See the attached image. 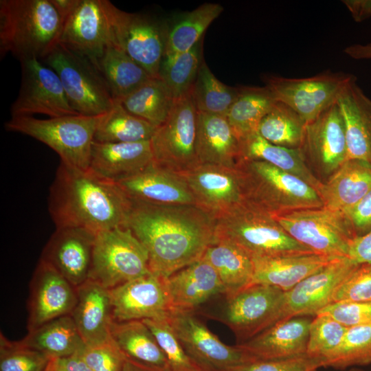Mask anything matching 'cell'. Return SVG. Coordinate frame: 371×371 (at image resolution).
<instances>
[{
  "mask_svg": "<svg viewBox=\"0 0 371 371\" xmlns=\"http://www.w3.org/2000/svg\"><path fill=\"white\" fill-rule=\"evenodd\" d=\"M131 201L124 227L142 243L151 272L167 278L201 259L216 242V219L197 205Z\"/></svg>",
  "mask_w": 371,
  "mask_h": 371,
  "instance_id": "6da1fadb",
  "label": "cell"
},
{
  "mask_svg": "<svg viewBox=\"0 0 371 371\" xmlns=\"http://www.w3.org/2000/svg\"><path fill=\"white\" fill-rule=\"evenodd\" d=\"M49 212L56 228L80 227L95 234L124 227L131 201L117 183L89 169L62 162L49 190Z\"/></svg>",
  "mask_w": 371,
  "mask_h": 371,
  "instance_id": "7a4b0ae2",
  "label": "cell"
},
{
  "mask_svg": "<svg viewBox=\"0 0 371 371\" xmlns=\"http://www.w3.org/2000/svg\"><path fill=\"white\" fill-rule=\"evenodd\" d=\"M62 24L51 0H1V58L42 60L58 43Z\"/></svg>",
  "mask_w": 371,
  "mask_h": 371,
  "instance_id": "3957f363",
  "label": "cell"
},
{
  "mask_svg": "<svg viewBox=\"0 0 371 371\" xmlns=\"http://www.w3.org/2000/svg\"><path fill=\"white\" fill-rule=\"evenodd\" d=\"M236 168L244 201L272 216L324 206L313 187L266 161L241 159Z\"/></svg>",
  "mask_w": 371,
  "mask_h": 371,
  "instance_id": "277c9868",
  "label": "cell"
},
{
  "mask_svg": "<svg viewBox=\"0 0 371 371\" xmlns=\"http://www.w3.org/2000/svg\"><path fill=\"white\" fill-rule=\"evenodd\" d=\"M216 227L217 238L232 242L251 257L314 253L291 237L272 216L245 201L217 217Z\"/></svg>",
  "mask_w": 371,
  "mask_h": 371,
  "instance_id": "5b68a950",
  "label": "cell"
},
{
  "mask_svg": "<svg viewBox=\"0 0 371 371\" xmlns=\"http://www.w3.org/2000/svg\"><path fill=\"white\" fill-rule=\"evenodd\" d=\"M102 115H74L45 120L33 116L12 117L5 124V128L46 144L59 155L60 162L87 170Z\"/></svg>",
  "mask_w": 371,
  "mask_h": 371,
  "instance_id": "8992f818",
  "label": "cell"
},
{
  "mask_svg": "<svg viewBox=\"0 0 371 371\" xmlns=\"http://www.w3.org/2000/svg\"><path fill=\"white\" fill-rule=\"evenodd\" d=\"M58 76L67 100L80 115L105 114L114 104L111 93L96 65L59 43L42 60Z\"/></svg>",
  "mask_w": 371,
  "mask_h": 371,
  "instance_id": "52a82bcc",
  "label": "cell"
},
{
  "mask_svg": "<svg viewBox=\"0 0 371 371\" xmlns=\"http://www.w3.org/2000/svg\"><path fill=\"white\" fill-rule=\"evenodd\" d=\"M150 272L148 253L128 228L117 227L96 234L90 280L112 289Z\"/></svg>",
  "mask_w": 371,
  "mask_h": 371,
  "instance_id": "ba28073f",
  "label": "cell"
},
{
  "mask_svg": "<svg viewBox=\"0 0 371 371\" xmlns=\"http://www.w3.org/2000/svg\"><path fill=\"white\" fill-rule=\"evenodd\" d=\"M273 217L291 237L317 254L348 257L350 243L357 237L343 212L324 206Z\"/></svg>",
  "mask_w": 371,
  "mask_h": 371,
  "instance_id": "9c48e42d",
  "label": "cell"
},
{
  "mask_svg": "<svg viewBox=\"0 0 371 371\" xmlns=\"http://www.w3.org/2000/svg\"><path fill=\"white\" fill-rule=\"evenodd\" d=\"M197 114L191 91L175 100L167 119L150 140L156 164L179 174L200 164L196 153Z\"/></svg>",
  "mask_w": 371,
  "mask_h": 371,
  "instance_id": "30bf717a",
  "label": "cell"
},
{
  "mask_svg": "<svg viewBox=\"0 0 371 371\" xmlns=\"http://www.w3.org/2000/svg\"><path fill=\"white\" fill-rule=\"evenodd\" d=\"M225 298L215 319L232 330L238 344L281 320L284 291L276 286L252 284Z\"/></svg>",
  "mask_w": 371,
  "mask_h": 371,
  "instance_id": "8fae6325",
  "label": "cell"
},
{
  "mask_svg": "<svg viewBox=\"0 0 371 371\" xmlns=\"http://www.w3.org/2000/svg\"><path fill=\"white\" fill-rule=\"evenodd\" d=\"M113 6L108 0H78L62 19L58 43L95 64L108 47L115 45Z\"/></svg>",
  "mask_w": 371,
  "mask_h": 371,
  "instance_id": "7c38bea8",
  "label": "cell"
},
{
  "mask_svg": "<svg viewBox=\"0 0 371 371\" xmlns=\"http://www.w3.org/2000/svg\"><path fill=\"white\" fill-rule=\"evenodd\" d=\"M194 312L172 309L167 319L186 352L196 363L223 371L257 360L239 345L223 343Z\"/></svg>",
  "mask_w": 371,
  "mask_h": 371,
  "instance_id": "4fadbf2b",
  "label": "cell"
},
{
  "mask_svg": "<svg viewBox=\"0 0 371 371\" xmlns=\"http://www.w3.org/2000/svg\"><path fill=\"white\" fill-rule=\"evenodd\" d=\"M21 82L12 117L43 114L49 118L78 114L70 105L58 74L36 58L19 60Z\"/></svg>",
  "mask_w": 371,
  "mask_h": 371,
  "instance_id": "5bb4252c",
  "label": "cell"
},
{
  "mask_svg": "<svg viewBox=\"0 0 371 371\" xmlns=\"http://www.w3.org/2000/svg\"><path fill=\"white\" fill-rule=\"evenodd\" d=\"M352 76L326 71L302 78L269 75L264 78V82L277 101L292 108L307 123L335 102Z\"/></svg>",
  "mask_w": 371,
  "mask_h": 371,
  "instance_id": "9a60e30c",
  "label": "cell"
},
{
  "mask_svg": "<svg viewBox=\"0 0 371 371\" xmlns=\"http://www.w3.org/2000/svg\"><path fill=\"white\" fill-rule=\"evenodd\" d=\"M115 45L152 77H158L166 52V23L139 13L113 8Z\"/></svg>",
  "mask_w": 371,
  "mask_h": 371,
  "instance_id": "2e32d148",
  "label": "cell"
},
{
  "mask_svg": "<svg viewBox=\"0 0 371 371\" xmlns=\"http://www.w3.org/2000/svg\"><path fill=\"white\" fill-rule=\"evenodd\" d=\"M300 149L307 164L322 182L347 160L345 127L336 102L306 123Z\"/></svg>",
  "mask_w": 371,
  "mask_h": 371,
  "instance_id": "e0dca14e",
  "label": "cell"
},
{
  "mask_svg": "<svg viewBox=\"0 0 371 371\" xmlns=\"http://www.w3.org/2000/svg\"><path fill=\"white\" fill-rule=\"evenodd\" d=\"M359 265L348 257L337 258L284 292L281 320L316 316L332 303L337 286Z\"/></svg>",
  "mask_w": 371,
  "mask_h": 371,
  "instance_id": "ac0fdd59",
  "label": "cell"
},
{
  "mask_svg": "<svg viewBox=\"0 0 371 371\" xmlns=\"http://www.w3.org/2000/svg\"><path fill=\"white\" fill-rule=\"evenodd\" d=\"M109 290L115 322L161 318L172 310L166 278L153 272Z\"/></svg>",
  "mask_w": 371,
  "mask_h": 371,
  "instance_id": "d6986e66",
  "label": "cell"
},
{
  "mask_svg": "<svg viewBox=\"0 0 371 371\" xmlns=\"http://www.w3.org/2000/svg\"><path fill=\"white\" fill-rule=\"evenodd\" d=\"M76 300V287L40 259L30 284L28 332L56 318L70 315Z\"/></svg>",
  "mask_w": 371,
  "mask_h": 371,
  "instance_id": "ffe728a7",
  "label": "cell"
},
{
  "mask_svg": "<svg viewBox=\"0 0 371 371\" xmlns=\"http://www.w3.org/2000/svg\"><path fill=\"white\" fill-rule=\"evenodd\" d=\"M95 236L80 227L56 228L40 259L78 287L89 279Z\"/></svg>",
  "mask_w": 371,
  "mask_h": 371,
  "instance_id": "44dd1931",
  "label": "cell"
},
{
  "mask_svg": "<svg viewBox=\"0 0 371 371\" xmlns=\"http://www.w3.org/2000/svg\"><path fill=\"white\" fill-rule=\"evenodd\" d=\"M181 175L196 204L215 219L244 201L236 167L199 164Z\"/></svg>",
  "mask_w": 371,
  "mask_h": 371,
  "instance_id": "7402d4cb",
  "label": "cell"
},
{
  "mask_svg": "<svg viewBox=\"0 0 371 371\" xmlns=\"http://www.w3.org/2000/svg\"><path fill=\"white\" fill-rule=\"evenodd\" d=\"M117 184L131 201L153 204L196 205L183 177L154 161Z\"/></svg>",
  "mask_w": 371,
  "mask_h": 371,
  "instance_id": "603a6c76",
  "label": "cell"
},
{
  "mask_svg": "<svg viewBox=\"0 0 371 371\" xmlns=\"http://www.w3.org/2000/svg\"><path fill=\"white\" fill-rule=\"evenodd\" d=\"M76 290L77 300L70 315L85 345L111 341L113 319L110 290L90 279Z\"/></svg>",
  "mask_w": 371,
  "mask_h": 371,
  "instance_id": "cb8c5ba5",
  "label": "cell"
},
{
  "mask_svg": "<svg viewBox=\"0 0 371 371\" xmlns=\"http://www.w3.org/2000/svg\"><path fill=\"white\" fill-rule=\"evenodd\" d=\"M310 316L281 320L249 340L238 344L257 360H274L306 354Z\"/></svg>",
  "mask_w": 371,
  "mask_h": 371,
  "instance_id": "d4e9b609",
  "label": "cell"
},
{
  "mask_svg": "<svg viewBox=\"0 0 371 371\" xmlns=\"http://www.w3.org/2000/svg\"><path fill=\"white\" fill-rule=\"evenodd\" d=\"M343 118L348 158L371 165V99L355 76L344 85L335 101Z\"/></svg>",
  "mask_w": 371,
  "mask_h": 371,
  "instance_id": "484cf974",
  "label": "cell"
},
{
  "mask_svg": "<svg viewBox=\"0 0 371 371\" xmlns=\"http://www.w3.org/2000/svg\"><path fill=\"white\" fill-rule=\"evenodd\" d=\"M154 161L150 142L102 143L93 141L89 169L117 183L137 174Z\"/></svg>",
  "mask_w": 371,
  "mask_h": 371,
  "instance_id": "4316f807",
  "label": "cell"
},
{
  "mask_svg": "<svg viewBox=\"0 0 371 371\" xmlns=\"http://www.w3.org/2000/svg\"><path fill=\"white\" fill-rule=\"evenodd\" d=\"M172 309L194 311L219 294H224L221 281L213 267L201 259L166 278Z\"/></svg>",
  "mask_w": 371,
  "mask_h": 371,
  "instance_id": "83f0119b",
  "label": "cell"
},
{
  "mask_svg": "<svg viewBox=\"0 0 371 371\" xmlns=\"http://www.w3.org/2000/svg\"><path fill=\"white\" fill-rule=\"evenodd\" d=\"M337 258L315 253L252 257L251 284L270 285L286 292Z\"/></svg>",
  "mask_w": 371,
  "mask_h": 371,
  "instance_id": "f1b7e54d",
  "label": "cell"
},
{
  "mask_svg": "<svg viewBox=\"0 0 371 371\" xmlns=\"http://www.w3.org/2000/svg\"><path fill=\"white\" fill-rule=\"evenodd\" d=\"M196 153L200 164L237 166L242 159L240 142L226 116L198 112Z\"/></svg>",
  "mask_w": 371,
  "mask_h": 371,
  "instance_id": "f546056e",
  "label": "cell"
},
{
  "mask_svg": "<svg viewBox=\"0 0 371 371\" xmlns=\"http://www.w3.org/2000/svg\"><path fill=\"white\" fill-rule=\"evenodd\" d=\"M371 189V165L348 159L322 182L318 193L324 207L344 212Z\"/></svg>",
  "mask_w": 371,
  "mask_h": 371,
  "instance_id": "4dcf8cb0",
  "label": "cell"
},
{
  "mask_svg": "<svg viewBox=\"0 0 371 371\" xmlns=\"http://www.w3.org/2000/svg\"><path fill=\"white\" fill-rule=\"evenodd\" d=\"M111 335L126 359L159 371H170L164 352L142 320L113 321Z\"/></svg>",
  "mask_w": 371,
  "mask_h": 371,
  "instance_id": "1f68e13d",
  "label": "cell"
},
{
  "mask_svg": "<svg viewBox=\"0 0 371 371\" xmlns=\"http://www.w3.org/2000/svg\"><path fill=\"white\" fill-rule=\"evenodd\" d=\"M203 257L216 271L225 297L251 284L254 273L252 257L232 242L217 238L207 247Z\"/></svg>",
  "mask_w": 371,
  "mask_h": 371,
  "instance_id": "d6a6232c",
  "label": "cell"
},
{
  "mask_svg": "<svg viewBox=\"0 0 371 371\" xmlns=\"http://www.w3.org/2000/svg\"><path fill=\"white\" fill-rule=\"evenodd\" d=\"M239 142L242 159L266 161L301 179L318 192L322 182L310 168L300 148L275 145L264 139L258 132Z\"/></svg>",
  "mask_w": 371,
  "mask_h": 371,
  "instance_id": "836d02e7",
  "label": "cell"
},
{
  "mask_svg": "<svg viewBox=\"0 0 371 371\" xmlns=\"http://www.w3.org/2000/svg\"><path fill=\"white\" fill-rule=\"evenodd\" d=\"M19 341L51 359L80 352L86 346L71 315L59 317L29 331Z\"/></svg>",
  "mask_w": 371,
  "mask_h": 371,
  "instance_id": "e575fe53",
  "label": "cell"
},
{
  "mask_svg": "<svg viewBox=\"0 0 371 371\" xmlns=\"http://www.w3.org/2000/svg\"><path fill=\"white\" fill-rule=\"evenodd\" d=\"M223 11V7L218 3H205L173 17L166 23L165 55L183 53L194 47Z\"/></svg>",
  "mask_w": 371,
  "mask_h": 371,
  "instance_id": "d590c367",
  "label": "cell"
},
{
  "mask_svg": "<svg viewBox=\"0 0 371 371\" xmlns=\"http://www.w3.org/2000/svg\"><path fill=\"white\" fill-rule=\"evenodd\" d=\"M113 99L119 101L152 76L121 48L108 47L95 63Z\"/></svg>",
  "mask_w": 371,
  "mask_h": 371,
  "instance_id": "8d00e7d4",
  "label": "cell"
},
{
  "mask_svg": "<svg viewBox=\"0 0 371 371\" xmlns=\"http://www.w3.org/2000/svg\"><path fill=\"white\" fill-rule=\"evenodd\" d=\"M276 101L266 86H240V93L226 115L239 141L258 132L261 120Z\"/></svg>",
  "mask_w": 371,
  "mask_h": 371,
  "instance_id": "74e56055",
  "label": "cell"
},
{
  "mask_svg": "<svg viewBox=\"0 0 371 371\" xmlns=\"http://www.w3.org/2000/svg\"><path fill=\"white\" fill-rule=\"evenodd\" d=\"M118 102L128 112L157 128L169 115L175 99L160 78L152 77Z\"/></svg>",
  "mask_w": 371,
  "mask_h": 371,
  "instance_id": "f35d334b",
  "label": "cell"
},
{
  "mask_svg": "<svg viewBox=\"0 0 371 371\" xmlns=\"http://www.w3.org/2000/svg\"><path fill=\"white\" fill-rule=\"evenodd\" d=\"M157 127L128 112L118 101L103 114L94 141L102 143H132L149 141Z\"/></svg>",
  "mask_w": 371,
  "mask_h": 371,
  "instance_id": "ab89813d",
  "label": "cell"
},
{
  "mask_svg": "<svg viewBox=\"0 0 371 371\" xmlns=\"http://www.w3.org/2000/svg\"><path fill=\"white\" fill-rule=\"evenodd\" d=\"M306 122L292 108L276 101L261 120L258 133L275 145L300 148L304 137Z\"/></svg>",
  "mask_w": 371,
  "mask_h": 371,
  "instance_id": "60d3db41",
  "label": "cell"
},
{
  "mask_svg": "<svg viewBox=\"0 0 371 371\" xmlns=\"http://www.w3.org/2000/svg\"><path fill=\"white\" fill-rule=\"evenodd\" d=\"M240 93V87H229L221 82L203 60L191 89L198 112L226 116Z\"/></svg>",
  "mask_w": 371,
  "mask_h": 371,
  "instance_id": "b9f144b4",
  "label": "cell"
},
{
  "mask_svg": "<svg viewBox=\"0 0 371 371\" xmlns=\"http://www.w3.org/2000/svg\"><path fill=\"white\" fill-rule=\"evenodd\" d=\"M203 39L191 49L179 54L164 55L158 77L166 84L175 100L190 92L202 58Z\"/></svg>",
  "mask_w": 371,
  "mask_h": 371,
  "instance_id": "7bdbcfd3",
  "label": "cell"
},
{
  "mask_svg": "<svg viewBox=\"0 0 371 371\" xmlns=\"http://www.w3.org/2000/svg\"><path fill=\"white\" fill-rule=\"evenodd\" d=\"M371 363V324L348 327L338 348L324 367L344 369Z\"/></svg>",
  "mask_w": 371,
  "mask_h": 371,
  "instance_id": "ee69618b",
  "label": "cell"
},
{
  "mask_svg": "<svg viewBox=\"0 0 371 371\" xmlns=\"http://www.w3.org/2000/svg\"><path fill=\"white\" fill-rule=\"evenodd\" d=\"M347 328L329 316L317 315L310 326L306 355L322 359L324 365L341 344Z\"/></svg>",
  "mask_w": 371,
  "mask_h": 371,
  "instance_id": "f6af8a7d",
  "label": "cell"
},
{
  "mask_svg": "<svg viewBox=\"0 0 371 371\" xmlns=\"http://www.w3.org/2000/svg\"><path fill=\"white\" fill-rule=\"evenodd\" d=\"M142 322L148 327L164 352L170 371H196L200 367L186 352L167 316L161 318L146 319Z\"/></svg>",
  "mask_w": 371,
  "mask_h": 371,
  "instance_id": "bcb514c9",
  "label": "cell"
},
{
  "mask_svg": "<svg viewBox=\"0 0 371 371\" xmlns=\"http://www.w3.org/2000/svg\"><path fill=\"white\" fill-rule=\"evenodd\" d=\"M0 371H45L51 359L1 335Z\"/></svg>",
  "mask_w": 371,
  "mask_h": 371,
  "instance_id": "7dc6e473",
  "label": "cell"
},
{
  "mask_svg": "<svg viewBox=\"0 0 371 371\" xmlns=\"http://www.w3.org/2000/svg\"><path fill=\"white\" fill-rule=\"evenodd\" d=\"M371 302V264H359L336 289L333 302Z\"/></svg>",
  "mask_w": 371,
  "mask_h": 371,
  "instance_id": "c3c4849f",
  "label": "cell"
},
{
  "mask_svg": "<svg viewBox=\"0 0 371 371\" xmlns=\"http://www.w3.org/2000/svg\"><path fill=\"white\" fill-rule=\"evenodd\" d=\"M324 367L322 359L308 355L274 360H255L223 371H311Z\"/></svg>",
  "mask_w": 371,
  "mask_h": 371,
  "instance_id": "681fc988",
  "label": "cell"
},
{
  "mask_svg": "<svg viewBox=\"0 0 371 371\" xmlns=\"http://www.w3.org/2000/svg\"><path fill=\"white\" fill-rule=\"evenodd\" d=\"M329 316L346 327L371 324V302H333L317 315Z\"/></svg>",
  "mask_w": 371,
  "mask_h": 371,
  "instance_id": "f907efd6",
  "label": "cell"
},
{
  "mask_svg": "<svg viewBox=\"0 0 371 371\" xmlns=\"http://www.w3.org/2000/svg\"><path fill=\"white\" fill-rule=\"evenodd\" d=\"M82 355L91 371H122L125 357L112 340L85 346Z\"/></svg>",
  "mask_w": 371,
  "mask_h": 371,
  "instance_id": "816d5d0a",
  "label": "cell"
},
{
  "mask_svg": "<svg viewBox=\"0 0 371 371\" xmlns=\"http://www.w3.org/2000/svg\"><path fill=\"white\" fill-rule=\"evenodd\" d=\"M343 213L357 237L369 232L371 230V189L357 203Z\"/></svg>",
  "mask_w": 371,
  "mask_h": 371,
  "instance_id": "f5cc1de1",
  "label": "cell"
},
{
  "mask_svg": "<svg viewBox=\"0 0 371 371\" xmlns=\"http://www.w3.org/2000/svg\"><path fill=\"white\" fill-rule=\"evenodd\" d=\"M348 258L358 264H371V230L352 241Z\"/></svg>",
  "mask_w": 371,
  "mask_h": 371,
  "instance_id": "db71d44e",
  "label": "cell"
},
{
  "mask_svg": "<svg viewBox=\"0 0 371 371\" xmlns=\"http://www.w3.org/2000/svg\"><path fill=\"white\" fill-rule=\"evenodd\" d=\"M50 365L52 371H91L83 359L82 352L52 359Z\"/></svg>",
  "mask_w": 371,
  "mask_h": 371,
  "instance_id": "11a10c76",
  "label": "cell"
},
{
  "mask_svg": "<svg viewBox=\"0 0 371 371\" xmlns=\"http://www.w3.org/2000/svg\"><path fill=\"white\" fill-rule=\"evenodd\" d=\"M356 22H361L371 17V0H343Z\"/></svg>",
  "mask_w": 371,
  "mask_h": 371,
  "instance_id": "9f6ffc18",
  "label": "cell"
},
{
  "mask_svg": "<svg viewBox=\"0 0 371 371\" xmlns=\"http://www.w3.org/2000/svg\"><path fill=\"white\" fill-rule=\"evenodd\" d=\"M344 52L353 59H371V43L352 45L346 47Z\"/></svg>",
  "mask_w": 371,
  "mask_h": 371,
  "instance_id": "6f0895ef",
  "label": "cell"
},
{
  "mask_svg": "<svg viewBox=\"0 0 371 371\" xmlns=\"http://www.w3.org/2000/svg\"><path fill=\"white\" fill-rule=\"evenodd\" d=\"M122 371H159L141 364L137 363L125 358V362Z\"/></svg>",
  "mask_w": 371,
  "mask_h": 371,
  "instance_id": "680465c9",
  "label": "cell"
},
{
  "mask_svg": "<svg viewBox=\"0 0 371 371\" xmlns=\"http://www.w3.org/2000/svg\"><path fill=\"white\" fill-rule=\"evenodd\" d=\"M196 371H218V370L210 369V368L200 366L199 368L196 370Z\"/></svg>",
  "mask_w": 371,
  "mask_h": 371,
  "instance_id": "91938a15",
  "label": "cell"
},
{
  "mask_svg": "<svg viewBox=\"0 0 371 371\" xmlns=\"http://www.w3.org/2000/svg\"><path fill=\"white\" fill-rule=\"evenodd\" d=\"M347 371H366V370H361V369H359V368H352L349 369Z\"/></svg>",
  "mask_w": 371,
  "mask_h": 371,
  "instance_id": "94428289",
  "label": "cell"
},
{
  "mask_svg": "<svg viewBox=\"0 0 371 371\" xmlns=\"http://www.w3.org/2000/svg\"><path fill=\"white\" fill-rule=\"evenodd\" d=\"M45 371H52V368H51V365H50V362H49L47 368H46Z\"/></svg>",
  "mask_w": 371,
  "mask_h": 371,
  "instance_id": "6125c7cd",
  "label": "cell"
},
{
  "mask_svg": "<svg viewBox=\"0 0 371 371\" xmlns=\"http://www.w3.org/2000/svg\"><path fill=\"white\" fill-rule=\"evenodd\" d=\"M311 371H317V370H316V369H315V370H311Z\"/></svg>",
  "mask_w": 371,
  "mask_h": 371,
  "instance_id": "be15d7a7",
  "label": "cell"
}]
</instances>
